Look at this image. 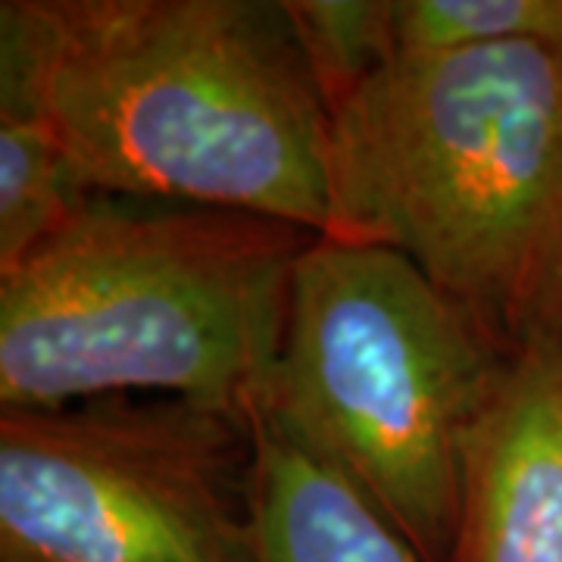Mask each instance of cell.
<instances>
[{"mask_svg": "<svg viewBox=\"0 0 562 562\" xmlns=\"http://www.w3.org/2000/svg\"><path fill=\"white\" fill-rule=\"evenodd\" d=\"M0 110L91 194L331 228V113L284 0H3Z\"/></svg>", "mask_w": 562, "mask_h": 562, "instance_id": "obj_1", "label": "cell"}, {"mask_svg": "<svg viewBox=\"0 0 562 562\" xmlns=\"http://www.w3.org/2000/svg\"><path fill=\"white\" fill-rule=\"evenodd\" d=\"M328 238L403 254L506 357L562 344V57L401 50L331 116Z\"/></svg>", "mask_w": 562, "mask_h": 562, "instance_id": "obj_2", "label": "cell"}, {"mask_svg": "<svg viewBox=\"0 0 562 562\" xmlns=\"http://www.w3.org/2000/svg\"><path fill=\"white\" fill-rule=\"evenodd\" d=\"M316 238L244 210L94 194L0 276V406L179 397L250 413Z\"/></svg>", "mask_w": 562, "mask_h": 562, "instance_id": "obj_3", "label": "cell"}, {"mask_svg": "<svg viewBox=\"0 0 562 562\" xmlns=\"http://www.w3.org/2000/svg\"><path fill=\"white\" fill-rule=\"evenodd\" d=\"M506 360L416 262L319 235L294 269L257 409L353 484L422 562H450L465 435Z\"/></svg>", "mask_w": 562, "mask_h": 562, "instance_id": "obj_4", "label": "cell"}, {"mask_svg": "<svg viewBox=\"0 0 562 562\" xmlns=\"http://www.w3.org/2000/svg\"><path fill=\"white\" fill-rule=\"evenodd\" d=\"M250 413L106 397L0 413V562H260Z\"/></svg>", "mask_w": 562, "mask_h": 562, "instance_id": "obj_5", "label": "cell"}, {"mask_svg": "<svg viewBox=\"0 0 562 562\" xmlns=\"http://www.w3.org/2000/svg\"><path fill=\"white\" fill-rule=\"evenodd\" d=\"M450 562H562V344L509 357L472 422Z\"/></svg>", "mask_w": 562, "mask_h": 562, "instance_id": "obj_6", "label": "cell"}, {"mask_svg": "<svg viewBox=\"0 0 562 562\" xmlns=\"http://www.w3.org/2000/svg\"><path fill=\"white\" fill-rule=\"evenodd\" d=\"M260 562H422L353 484L250 409Z\"/></svg>", "mask_w": 562, "mask_h": 562, "instance_id": "obj_7", "label": "cell"}, {"mask_svg": "<svg viewBox=\"0 0 562 562\" xmlns=\"http://www.w3.org/2000/svg\"><path fill=\"white\" fill-rule=\"evenodd\" d=\"M91 198L47 122L0 110V276L20 269Z\"/></svg>", "mask_w": 562, "mask_h": 562, "instance_id": "obj_8", "label": "cell"}, {"mask_svg": "<svg viewBox=\"0 0 562 562\" xmlns=\"http://www.w3.org/2000/svg\"><path fill=\"white\" fill-rule=\"evenodd\" d=\"M328 113L401 54L397 0H284Z\"/></svg>", "mask_w": 562, "mask_h": 562, "instance_id": "obj_9", "label": "cell"}, {"mask_svg": "<svg viewBox=\"0 0 562 562\" xmlns=\"http://www.w3.org/2000/svg\"><path fill=\"white\" fill-rule=\"evenodd\" d=\"M401 50L525 41L562 57V0H397Z\"/></svg>", "mask_w": 562, "mask_h": 562, "instance_id": "obj_10", "label": "cell"}]
</instances>
